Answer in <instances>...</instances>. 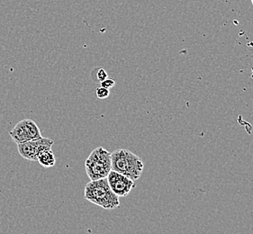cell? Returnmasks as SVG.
Instances as JSON below:
<instances>
[{
  "label": "cell",
  "mask_w": 253,
  "mask_h": 234,
  "mask_svg": "<svg viewBox=\"0 0 253 234\" xmlns=\"http://www.w3.org/2000/svg\"><path fill=\"white\" fill-rule=\"evenodd\" d=\"M96 97H98L99 99H105V98H107V97H109L110 91H109L108 88L100 87L96 89Z\"/></svg>",
  "instance_id": "obj_9"
},
{
  "label": "cell",
  "mask_w": 253,
  "mask_h": 234,
  "mask_svg": "<svg viewBox=\"0 0 253 234\" xmlns=\"http://www.w3.org/2000/svg\"><path fill=\"white\" fill-rule=\"evenodd\" d=\"M86 175L90 180L107 178L111 171V153L104 147H97L85 162Z\"/></svg>",
  "instance_id": "obj_3"
},
{
  "label": "cell",
  "mask_w": 253,
  "mask_h": 234,
  "mask_svg": "<svg viewBox=\"0 0 253 234\" xmlns=\"http://www.w3.org/2000/svg\"><path fill=\"white\" fill-rule=\"evenodd\" d=\"M22 122H23L24 127L26 129L28 136L30 138V141L31 140H36V139H39V138L42 137L40 129H39L38 125L33 120L25 119Z\"/></svg>",
  "instance_id": "obj_8"
},
{
  "label": "cell",
  "mask_w": 253,
  "mask_h": 234,
  "mask_svg": "<svg viewBox=\"0 0 253 234\" xmlns=\"http://www.w3.org/2000/svg\"><path fill=\"white\" fill-rule=\"evenodd\" d=\"M37 161L40 163L41 166L44 168H51L55 165L56 158L54 153L51 150H45L38 155Z\"/></svg>",
  "instance_id": "obj_7"
},
{
  "label": "cell",
  "mask_w": 253,
  "mask_h": 234,
  "mask_svg": "<svg viewBox=\"0 0 253 234\" xmlns=\"http://www.w3.org/2000/svg\"><path fill=\"white\" fill-rule=\"evenodd\" d=\"M84 195L87 201L102 208L112 210L120 205L119 196L113 192L107 178L90 180L86 185Z\"/></svg>",
  "instance_id": "obj_1"
},
{
  "label": "cell",
  "mask_w": 253,
  "mask_h": 234,
  "mask_svg": "<svg viewBox=\"0 0 253 234\" xmlns=\"http://www.w3.org/2000/svg\"><path fill=\"white\" fill-rule=\"evenodd\" d=\"M10 136L16 144L30 141V138L28 136L22 121L16 123V125L10 132Z\"/></svg>",
  "instance_id": "obj_6"
},
{
  "label": "cell",
  "mask_w": 253,
  "mask_h": 234,
  "mask_svg": "<svg viewBox=\"0 0 253 234\" xmlns=\"http://www.w3.org/2000/svg\"><path fill=\"white\" fill-rule=\"evenodd\" d=\"M54 142L48 138L41 137L25 143H18L17 150L21 156L31 161H37L38 155L45 150H51Z\"/></svg>",
  "instance_id": "obj_4"
},
{
  "label": "cell",
  "mask_w": 253,
  "mask_h": 234,
  "mask_svg": "<svg viewBox=\"0 0 253 234\" xmlns=\"http://www.w3.org/2000/svg\"><path fill=\"white\" fill-rule=\"evenodd\" d=\"M107 178L113 192L119 197L126 196L135 188V184L132 179L114 170L109 172Z\"/></svg>",
  "instance_id": "obj_5"
},
{
  "label": "cell",
  "mask_w": 253,
  "mask_h": 234,
  "mask_svg": "<svg viewBox=\"0 0 253 234\" xmlns=\"http://www.w3.org/2000/svg\"><path fill=\"white\" fill-rule=\"evenodd\" d=\"M252 3H253V0H252Z\"/></svg>",
  "instance_id": "obj_12"
},
{
  "label": "cell",
  "mask_w": 253,
  "mask_h": 234,
  "mask_svg": "<svg viewBox=\"0 0 253 234\" xmlns=\"http://www.w3.org/2000/svg\"><path fill=\"white\" fill-rule=\"evenodd\" d=\"M112 170L126 176L133 181L142 176L144 164L140 157L126 149L111 153Z\"/></svg>",
  "instance_id": "obj_2"
},
{
  "label": "cell",
  "mask_w": 253,
  "mask_h": 234,
  "mask_svg": "<svg viewBox=\"0 0 253 234\" xmlns=\"http://www.w3.org/2000/svg\"><path fill=\"white\" fill-rule=\"evenodd\" d=\"M96 78L99 82L104 81L106 78H107V72H106V70L100 68L96 72Z\"/></svg>",
  "instance_id": "obj_10"
},
{
  "label": "cell",
  "mask_w": 253,
  "mask_h": 234,
  "mask_svg": "<svg viewBox=\"0 0 253 234\" xmlns=\"http://www.w3.org/2000/svg\"><path fill=\"white\" fill-rule=\"evenodd\" d=\"M115 85H116V81L114 79H112V78H106L104 81L101 82V87H106V88H108V89L115 87Z\"/></svg>",
  "instance_id": "obj_11"
}]
</instances>
